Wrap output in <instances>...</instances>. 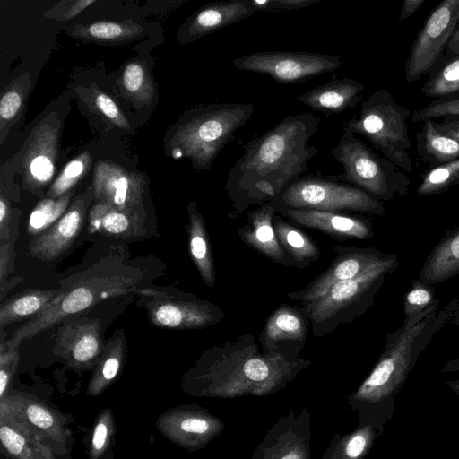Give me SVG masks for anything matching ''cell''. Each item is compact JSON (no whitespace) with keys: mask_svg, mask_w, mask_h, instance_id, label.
<instances>
[{"mask_svg":"<svg viewBox=\"0 0 459 459\" xmlns=\"http://www.w3.org/2000/svg\"><path fill=\"white\" fill-rule=\"evenodd\" d=\"M320 118L310 113L288 115L276 126L243 145L224 185L229 216L238 218L252 204L274 200L301 177L318 150L309 145Z\"/></svg>","mask_w":459,"mask_h":459,"instance_id":"6da1fadb","label":"cell"},{"mask_svg":"<svg viewBox=\"0 0 459 459\" xmlns=\"http://www.w3.org/2000/svg\"><path fill=\"white\" fill-rule=\"evenodd\" d=\"M311 361L259 351L252 333L206 350L186 374L203 395H264L284 388Z\"/></svg>","mask_w":459,"mask_h":459,"instance_id":"7a4b0ae2","label":"cell"},{"mask_svg":"<svg viewBox=\"0 0 459 459\" xmlns=\"http://www.w3.org/2000/svg\"><path fill=\"white\" fill-rule=\"evenodd\" d=\"M143 278L139 270L101 261L73 281L62 283L59 295L48 307L16 329L5 343L19 347L22 342L106 299L135 292Z\"/></svg>","mask_w":459,"mask_h":459,"instance_id":"3957f363","label":"cell"},{"mask_svg":"<svg viewBox=\"0 0 459 459\" xmlns=\"http://www.w3.org/2000/svg\"><path fill=\"white\" fill-rule=\"evenodd\" d=\"M254 111L252 103L222 102L195 108L172 136L173 157H186L195 169L210 170L219 153Z\"/></svg>","mask_w":459,"mask_h":459,"instance_id":"277c9868","label":"cell"},{"mask_svg":"<svg viewBox=\"0 0 459 459\" xmlns=\"http://www.w3.org/2000/svg\"><path fill=\"white\" fill-rule=\"evenodd\" d=\"M398 264L394 255L385 264L358 277L336 283L320 299L301 303V308L310 321L313 336L319 338L329 334L365 314L374 305L377 292Z\"/></svg>","mask_w":459,"mask_h":459,"instance_id":"5b68a950","label":"cell"},{"mask_svg":"<svg viewBox=\"0 0 459 459\" xmlns=\"http://www.w3.org/2000/svg\"><path fill=\"white\" fill-rule=\"evenodd\" d=\"M411 111L399 104L385 89L372 92L358 116L342 123V131L367 139L384 157L406 173L413 171L410 151L412 144L407 126Z\"/></svg>","mask_w":459,"mask_h":459,"instance_id":"8992f818","label":"cell"},{"mask_svg":"<svg viewBox=\"0 0 459 459\" xmlns=\"http://www.w3.org/2000/svg\"><path fill=\"white\" fill-rule=\"evenodd\" d=\"M343 171L332 175L338 181L355 186L384 202L408 193L411 179L403 169L378 155L357 134L343 132L330 151Z\"/></svg>","mask_w":459,"mask_h":459,"instance_id":"52a82bcc","label":"cell"},{"mask_svg":"<svg viewBox=\"0 0 459 459\" xmlns=\"http://www.w3.org/2000/svg\"><path fill=\"white\" fill-rule=\"evenodd\" d=\"M278 206L313 209L335 212H356L383 216V202L364 190L335 179L314 173L301 176L288 185L274 199Z\"/></svg>","mask_w":459,"mask_h":459,"instance_id":"ba28073f","label":"cell"},{"mask_svg":"<svg viewBox=\"0 0 459 459\" xmlns=\"http://www.w3.org/2000/svg\"><path fill=\"white\" fill-rule=\"evenodd\" d=\"M135 293L157 327L202 329L220 323L224 311L216 304L174 288H139Z\"/></svg>","mask_w":459,"mask_h":459,"instance_id":"9c48e42d","label":"cell"},{"mask_svg":"<svg viewBox=\"0 0 459 459\" xmlns=\"http://www.w3.org/2000/svg\"><path fill=\"white\" fill-rule=\"evenodd\" d=\"M232 65L240 71L267 74L281 84H295L333 72L343 61L308 51H263L237 57Z\"/></svg>","mask_w":459,"mask_h":459,"instance_id":"30bf717a","label":"cell"},{"mask_svg":"<svg viewBox=\"0 0 459 459\" xmlns=\"http://www.w3.org/2000/svg\"><path fill=\"white\" fill-rule=\"evenodd\" d=\"M458 23L459 0H444L435 7L418 32L404 63L406 82L418 81L437 65Z\"/></svg>","mask_w":459,"mask_h":459,"instance_id":"8fae6325","label":"cell"},{"mask_svg":"<svg viewBox=\"0 0 459 459\" xmlns=\"http://www.w3.org/2000/svg\"><path fill=\"white\" fill-rule=\"evenodd\" d=\"M333 251L335 255L329 267L304 288L288 293V298L301 303L315 301L336 283L358 277L385 264L394 255L385 254L372 247L335 245Z\"/></svg>","mask_w":459,"mask_h":459,"instance_id":"7c38bea8","label":"cell"},{"mask_svg":"<svg viewBox=\"0 0 459 459\" xmlns=\"http://www.w3.org/2000/svg\"><path fill=\"white\" fill-rule=\"evenodd\" d=\"M101 323L97 318L74 316L59 324L53 352L69 367H96L105 349Z\"/></svg>","mask_w":459,"mask_h":459,"instance_id":"4fadbf2b","label":"cell"},{"mask_svg":"<svg viewBox=\"0 0 459 459\" xmlns=\"http://www.w3.org/2000/svg\"><path fill=\"white\" fill-rule=\"evenodd\" d=\"M311 436L308 411H290L270 429L255 449L253 459H309Z\"/></svg>","mask_w":459,"mask_h":459,"instance_id":"5bb4252c","label":"cell"},{"mask_svg":"<svg viewBox=\"0 0 459 459\" xmlns=\"http://www.w3.org/2000/svg\"><path fill=\"white\" fill-rule=\"evenodd\" d=\"M310 321L298 307L281 304L267 317L259 335L262 351L298 359L304 349Z\"/></svg>","mask_w":459,"mask_h":459,"instance_id":"9a60e30c","label":"cell"},{"mask_svg":"<svg viewBox=\"0 0 459 459\" xmlns=\"http://www.w3.org/2000/svg\"><path fill=\"white\" fill-rule=\"evenodd\" d=\"M144 186L145 181L141 175L115 162L99 160L95 164L92 191L96 203L107 204L119 210L144 212Z\"/></svg>","mask_w":459,"mask_h":459,"instance_id":"2e32d148","label":"cell"},{"mask_svg":"<svg viewBox=\"0 0 459 459\" xmlns=\"http://www.w3.org/2000/svg\"><path fill=\"white\" fill-rule=\"evenodd\" d=\"M157 428L173 443L194 451L221 433L224 424L199 407H180L168 411L157 420Z\"/></svg>","mask_w":459,"mask_h":459,"instance_id":"e0dca14e","label":"cell"},{"mask_svg":"<svg viewBox=\"0 0 459 459\" xmlns=\"http://www.w3.org/2000/svg\"><path fill=\"white\" fill-rule=\"evenodd\" d=\"M59 122L48 117L32 130L22 157V174L31 190L44 188L52 179L58 158Z\"/></svg>","mask_w":459,"mask_h":459,"instance_id":"ac0fdd59","label":"cell"},{"mask_svg":"<svg viewBox=\"0 0 459 459\" xmlns=\"http://www.w3.org/2000/svg\"><path fill=\"white\" fill-rule=\"evenodd\" d=\"M93 191L74 199L66 212L51 227L32 238L28 246L30 256L51 262L63 255L74 242L84 223Z\"/></svg>","mask_w":459,"mask_h":459,"instance_id":"d6986e66","label":"cell"},{"mask_svg":"<svg viewBox=\"0 0 459 459\" xmlns=\"http://www.w3.org/2000/svg\"><path fill=\"white\" fill-rule=\"evenodd\" d=\"M277 213L296 225L318 230L338 240L367 239L374 237L371 221L361 216L278 205Z\"/></svg>","mask_w":459,"mask_h":459,"instance_id":"ffe728a7","label":"cell"},{"mask_svg":"<svg viewBox=\"0 0 459 459\" xmlns=\"http://www.w3.org/2000/svg\"><path fill=\"white\" fill-rule=\"evenodd\" d=\"M0 417L17 421L47 442L51 439L56 444H65L63 418L40 401L20 395L3 397Z\"/></svg>","mask_w":459,"mask_h":459,"instance_id":"44dd1931","label":"cell"},{"mask_svg":"<svg viewBox=\"0 0 459 459\" xmlns=\"http://www.w3.org/2000/svg\"><path fill=\"white\" fill-rule=\"evenodd\" d=\"M250 0H230L208 4L194 13L178 32L179 40L191 43L228 25L254 15Z\"/></svg>","mask_w":459,"mask_h":459,"instance_id":"7402d4cb","label":"cell"},{"mask_svg":"<svg viewBox=\"0 0 459 459\" xmlns=\"http://www.w3.org/2000/svg\"><path fill=\"white\" fill-rule=\"evenodd\" d=\"M276 214L275 201L264 203L249 212L246 223L238 228L237 234L242 242L267 259L285 267L294 266L276 236L273 224Z\"/></svg>","mask_w":459,"mask_h":459,"instance_id":"603a6c76","label":"cell"},{"mask_svg":"<svg viewBox=\"0 0 459 459\" xmlns=\"http://www.w3.org/2000/svg\"><path fill=\"white\" fill-rule=\"evenodd\" d=\"M365 84L353 78H333L297 96V100L314 111L339 114L357 107Z\"/></svg>","mask_w":459,"mask_h":459,"instance_id":"cb8c5ba5","label":"cell"},{"mask_svg":"<svg viewBox=\"0 0 459 459\" xmlns=\"http://www.w3.org/2000/svg\"><path fill=\"white\" fill-rule=\"evenodd\" d=\"M144 221L143 212L119 210L102 203H95L88 212L91 233L124 240L144 238L147 234Z\"/></svg>","mask_w":459,"mask_h":459,"instance_id":"d4e9b609","label":"cell"},{"mask_svg":"<svg viewBox=\"0 0 459 459\" xmlns=\"http://www.w3.org/2000/svg\"><path fill=\"white\" fill-rule=\"evenodd\" d=\"M459 275V225L446 230L424 261L420 279L433 285Z\"/></svg>","mask_w":459,"mask_h":459,"instance_id":"484cf974","label":"cell"},{"mask_svg":"<svg viewBox=\"0 0 459 459\" xmlns=\"http://www.w3.org/2000/svg\"><path fill=\"white\" fill-rule=\"evenodd\" d=\"M0 439L13 459H56L48 442L17 421L0 417Z\"/></svg>","mask_w":459,"mask_h":459,"instance_id":"4316f807","label":"cell"},{"mask_svg":"<svg viewBox=\"0 0 459 459\" xmlns=\"http://www.w3.org/2000/svg\"><path fill=\"white\" fill-rule=\"evenodd\" d=\"M189 253L203 282L212 288L215 283V266L212 245L204 216L192 201L187 205Z\"/></svg>","mask_w":459,"mask_h":459,"instance_id":"83f0119b","label":"cell"},{"mask_svg":"<svg viewBox=\"0 0 459 459\" xmlns=\"http://www.w3.org/2000/svg\"><path fill=\"white\" fill-rule=\"evenodd\" d=\"M416 152L422 161L434 168L459 158V141L440 131L435 120H427L416 134Z\"/></svg>","mask_w":459,"mask_h":459,"instance_id":"f1b7e54d","label":"cell"},{"mask_svg":"<svg viewBox=\"0 0 459 459\" xmlns=\"http://www.w3.org/2000/svg\"><path fill=\"white\" fill-rule=\"evenodd\" d=\"M278 240L298 269H305L316 261L320 249L313 239L293 222L276 214L273 220Z\"/></svg>","mask_w":459,"mask_h":459,"instance_id":"f546056e","label":"cell"},{"mask_svg":"<svg viewBox=\"0 0 459 459\" xmlns=\"http://www.w3.org/2000/svg\"><path fill=\"white\" fill-rule=\"evenodd\" d=\"M60 291V288L27 290L6 299L0 307L1 328L3 329L9 324L38 316L48 307Z\"/></svg>","mask_w":459,"mask_h":459,"instance_id":"4dcf8cb0","label":"cell"},{"mask_svg":"<svg viewBox=\"0 0 459 459\" xmlns=\"http://www.w3.org/2000/svg\"><path fill=\"white\" fill-rule=\"evenodd\" d=\"M143 32V28L132 21H99L71 28L73 37L99 44L129 42L141 37Z\"/></svg>","mask_w":459,"mask_h":459,"instance_id":"1f68e13d","label":"cell"},{"mask_svg":"<svg viewBox=\"0 0 459 459\" xmlns=\"http://www.w3.org/2000/svg\"><path fill=\"white\" fill-rule=\"evenodd\" d=\"M126 355V340L118 330L106 344L104 351L90 379L87 394H100L117 377Z\"/></svg>","mask_w":459,"mask_h":459,"instance_id":"d6a6232c","label":"cell"},{"mask_svg":"<svg viewBox=\"0 0 459 459\" xmlns=\"http://www.w3.org/2000/svg\"><path fill=\"white\" fill-rule=\"evenodd\" d=\"M379 437L371 425H359L349 434L335 436L321 459H364Z\"/></svg>","mask_w":459,"mask_h":459,"instance_id":"836d02e7","label":"cell"},{"mask_svg":"<svg viewBox=\"0 0 459 459\" xmlns=\"http://www.w3.org/2000/svg\"><path fill=\"white\" fill-rule=\"evenodd\" d=\"M420 92L429 98H449L459 94V56L445 58L430 72L420 87Z\"/></svg>","mask_w":459,"mask_h":459,"instance_id":"e575fe53","label":"cell"},{"mask_svg":"<svg viewBox=\"0 0 459 459\" xmlns=\"http://www.w3.org/2000/svg\"><path fill=\"white\" fill-rule=\"evenodd\" d=\"M118 82L122 91L134 101L148 104L153 98V82L143 62L134 60L127 63Z\"/></svg>","mask_w":459,"mask_h":459,"instance_id":"d590c367","label":"cell"},{"mask_svg":"<svg viewBox=\"0 0 459 459\" xmlns=\"http://www.w3.org/2000/svg\"><path fill=\"white\" fill-rule=\"evenodd\" d=\"M74 190L59 198L40 200L31 211L27 222L28 234L35 237L51 227L70 206Z\"/></svg>","mask_w":459,"mask_h":459,"instance_id":"8d00e7d4","label":"cell"},{"mask_svg":"<svg viewBox=\"0 0 459 459\" xmlns=\"http://www.w3.org/2000/svg\"><path fill=\"white\" fill-rule=\"evenodd\" d=\"M29 89L30 79L21 76L20 79L13 81L3 92L0 100L1 143L4 130L20 116Z\"/></svg>","mask_w":459,"mask_h":459,"instance_id":"74e56055","label":"cell"},{"mask_svg":"<svg viewBox=\"0 0 459 459\" xmlns=\"http://www.w3.org/2000/svg\"><path fill=\"white\" fill-rule=\"evenodd\" d=\"M459 184V158L427 171L416 189L418 195H433L446 192Z\"/></svg>","mask_w":459,"mask_h":459,"instance_id":"f35d334b","label":"cell"},{"mask_svg":"<svg viewBox=\"0 0 459 459\" xmlns=\"http://www.w3.org/2000/svg\"><path fill=\"white\" fill-rule=\"evenodd\" d=\"M91 165V156L89 152H83L70 160L48 188V196L59 198L71 192L75 185L87 174Z\"/></svg>","mask_w":459,"mask_h":459,"instance_id":"ab89813d","label":"cell"},{"mask_svg":"<svg viewBox=\"0 0 459 459\" xmlns=\"http://www.w3.org/2000/svg\"><path fill=\"white\" fill-rule=\"evenodd\" d=\"M432 285L421 279L411 281L403 300L404 319H409L429 308L437 299Z\"/></svg>","mask_w":459,"mask_h":459,"instance_id":"60d3db41","label":"cell"},{"mask_svg":"<svg viewBox=\"0 0 459 459\" xmlns=\"http://www.w3.org/2000/svg\"><path fill=\"white\" fill-rule=\"evenodd\" d=\"M113 433L112 413L109 409H106L99 415L93 428L90 445L91 459H99L108 450Z\"/></svg>","mask_w":459,"mask_h":459,"instance_id":"b9f144b4","label":"cell"},{"mask_svg":"<svg viewBox=\"0 0 459 459\" xmlns=\"http://www.w3.org/2000/svg\"><path fill=\"white\" fill-rule=\"evenodd\" d=\"M87 100L95 110L116 126L123 129L130 127L126 117L108 94L93 86L91 88L90 96Z\"/></svg>","mask_w":459,"mask_h":459,"instance_id":"7bdbcfd3","label":"cell"},{"mask_svg":"<svg viewBox=\"0 0 459 459\" xmlns=\"http://www.w3.org/2000/svg\"><path fill=\"white\" fill-rule=\"evenodd\" d=\"M459 117V99L449 97L437 99L411 114V121L424 122L441 117Z\"/></svg>","mask_w":459,"mask_h":459,"instance_id":"ee69618b","label":"cell"},{"mask_svg":"<svg viewBox=\"0 0 459 459\" xmlns=\"http://www.w3.org/2000/svg\"><path fill=\"white\" fill-rule=\"evenodd\" d=\"M18 361V347H12L3 342L0 349V398L4 397Z\"/></svg>","mask_w":459,"mask_h":459,"instance_id":"f6af8a7d","label":"cell"},{"mask_svg":"<svg viewBox=\"0 0 459 459\" xmlns=\"http://www.w3.org/2000/svg\"><path fill=\"white\" fill-rule=\"evenodd\" d=\"M322 0H250L256 12L281 13L299 10Z\"/></svg>","mask_w":459,"mask_h":459,"instance_id":"bcb514c9","label":"cell"},{"mask_svg":"<svg viewBox=\"0 0 459 459\" xmlns=\"http://www.w3.org/2000/svg\"><path fill=\"white\" fill-rule=\"evenodd\" d=\"M96 0H65L56 3L49 11L45 13L46 17L57 20L59 22H67Z\"/></svg>","mask_w":459,"mask_h":459,"instance_id":"7dc6e473","label":"cell"},{"mask_svg":"<svg viewBox=\"0 0 459 459\" xmlns=\"http://www.w3.org/2000/svg\"><path fill=\"white\" fill-rule=\"evenodd\" d=\"M12 219L13 212L10 204L6 197L1 195L0 197V240L2 242H10L12 237Z\"/></svg>","mask_w":459,"mask_h":459,"instance_id":"c3c4849f","label":"cell"},{"mask_svg":"<svg viewBox=\"0 0 459 459\" xmlns=\"http://www.w3.org/2000/svg\"><path fill=\"white\" fill-rule=\"evenodd\" d=\"M437 128L459 141V117H445L442 122H436Z\"/></svg>","mask_w":459,"mask_h":459,"instance_id":"681fc988","label":"cell"},{"mask_svg":"<svg viewBox=\"0 0 459 459\" xmlns=\"http://www.w3.org/2000/svg\"><path fill=\"white\" fill-rule=\"evenodd\" d=\"M10 264V242H2L1 243V251H0V279L2 285L4 284V280L6 275L9 273L8 266Z\"/></svg>","mask_w":459,"mask_h":459,"instance_id":"f907efd6","label":"cell"},{"mask_svg":"<svg viewBox=\"0 0 459 459\" xmlns=\"http://www.w3.org/2000/svg\"><path fill=\"white\" fill-rule=\"evenodd\" d=\"M426 1L427 0H404L402 4L398 23L411 17Z\"/></svg>","mask_w":459,"mask_h":459,"instance_id":"816d5d0a","label":"cell"},{"mask_svg":"<svg viewBox=\"0 0 459 459\" xmlns=\"http://www.w3.org/2000/svg\"><path fill=\"white\" fill-rule=\"evenodd\" d=\"M443 56L445 58L459 56V23L454 30Z\"/></svg>","mask_w":459,"mask_h":459,"instance_id":"f5cc1de1","label":"cell"},{"mask_svg":"<svg viewBox=\"0 0 459 459\" xmlns=\"http://www.w3.org/2000/svg\"><path fill=\"white\" fill-rule=\"evenodd\" d=\"M443 373L459 372V358L448 360L441 369Z\"/></svg>","mask_w":459,"mask_h":459,"instance_id":"db71d44e","label":"cell"},{"mask_svg":"<svg viewBox=\"0 0 459 459\" xmlns=\"http://www.w3.org/2000/svg\"><path fill=\"white\" fill-rule=\"evenodd\" d=\"M446 386L457 396H459V380H449L446 382Z\"/></svg>","mask_w":459,"mask_h":459,"instance_id":"11a10c76","label":"cell"},{"mask_svg":"<svg viewBox=\"0 0 459 459\" xmlns=\"http://www.w3.org/2000/svg\"><path fill=\"white\" fill-rule=\"evenodd\" d=\"M451 322L454 325L459 326V299H458L457 309H456L455 316H454L453 319L451 320Z\"/></svg>","mask_w":459,"mask_h":459,"instance_id":"9f6ffc18","label":"cell"},{"mask_svg":"<svg viewBox=\"0 0 459 459\" xmlns=\"http://www.w3.org/2000/svg\"><path fill=\"white\" fill-rule=\"evenodd\" d=\"M454 98L459 99V94H458V95L454 96Z\"/></svg>","mask_w":459,"mask_h":459,"instance_id":"6f0895ef","label":"cell"}]
</instances>
